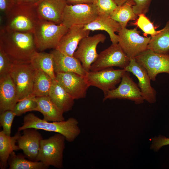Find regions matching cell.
I'll list each match as a JSON object with an SVG mask.
<instances>
[{
	"mask_svg": "<svg viewBox=\"0 0 169 169\" xmlns=\"http://www.w3.org/2000/svg\"><path fill=\"white\" fill-rule=\"evenodd\" d=\"M0 48L14 64L30 63L37 51L33 33L0 28Z\"/></svg>",
	"mask_w": 169,
	"mask_h": 169,
	"instance_id": "obj_1",
	"label": "cell"
},
{
	"mask_svg": "<svg viewBox=\"0 0 169 169\" xmlns=\"http://www.w3.org/2000/svg\"><path fill=\"white\" fill-rule=\"evenodd\" d=\"M28 128L59 133L69 142L74 141L81 133L79 122L74 118L70 117L61 121L49 122L41 119L31 113L24 116L23 125L18 127V131H21Z\"/></svg>",
	"mask_w": 169,
	"mask_h": 169,
	"instance_id": "obj_2",
	"label": "cell"
},
{
	"mask_svg": "<svg viewBox=\"0 0 169 169\" xmlns=\"http://www.w3.org/2000/svg\"><path fill=\"white\" fill-rule=\"evenodd\" d=\"M6 16V23L3 27L10 31L33 33L36 24L40 19L37 12V3L15 4Z\"/></svg>",
	"mask_w": 169,
	"mask_h": 169,
	"instance_id": "obj_3",
	"label": "cell"
},
{
	"mask_svg": "<svg viewBox=\"0 0 169 169\" xmlns=\"http://www.w3.org/2000/svg\"><path fill=\"white\" fill-rule=\"evenodd\" d=\"M69 28L62 23L40 19L33 32L37 49L42 51L48 49H55L62 36Z\"/></svg>",
	"mask_w": 169,
	"mask_h": 169,
	"instance_id": "obj_4",
	"label": "cell"
},
{
	"mask_svg": "<svg viewBox=\"0 0 169 169\" xmlns=\"http://www.w3.org/2000/svg\"><path fill=\"white\" fill-rule=\"evenodd\" d=\"M65 140L63 135L58 133L48 139H43L35 161L41 162L49 167L62 168Z\"/></svg>",
	"mask_w": 169,
	"mask_h": 169,
	"instance_id": "obj_5",
	"label": "cell"
},
{
	"mask_svg": "<svg viewBox=\"0 0 169 169\" xmlns=\"http://www.w3.org/2000/svg\"><path fill=\"white\" fill-rule=\"evenodd\" d=\"M98 15L93 3L67 4L64 11L62 23L69 28L74 25L84 26L92 22Z\"/></svg>",
	"mask_w": 169,
	"mask_h": 169,
	"instance_id": "obj_6",
	"label": "cell"
},
{
	"mask_svg": "<svg viewBox=\"0 0 169 169\" xmlns=\"http://www.w3.org/2000/svg\"><path fill=\"white\" fill-rule=\"evenodd\" d=\"M118 33V43L130 59L135 58L146 50L151 38L141 36L136 28H121Z\"/></svg>",
	"mask_w": 169,
	"mask_h": 169,
	"instance_id": "obj_7",
	"label": "cell"
},
{
	"mask_svg": "<svg viewBox=\"0 0 169 169\" xmlns=\"http://www.w3.org/2000/svg\"><path fill=\"white\" fill-rule=\"evenodd\" d=\"M130 61V59L118 44H112L99 54L97 59L92 64L90 71H98L113 67L124 69Z\"/></svg>",
	"mask_w": 169,
	"mask_h": 169,
	"instance_id": "obj_8",
	"label": "cell"
},
{
	"mask_svg": "<svg viewBox=\"0 0 169 169\" xmlns=\"http://www.w3.org/2000/svg\"><path fill=\"white\" fill-rule=\"evenodd\" d=\"M35 70L30 63L13 64L9 74L16 89L18 102L32 94Z\"/></svg>",
	"mask_w": 169,
	"mask_h": 169,
	"instance_id": "obj_9",
	"label": "cell"
},
{
	"mask_svg": "<svg viewBox=\"0 0 169 169\" xmlns=\"http://www.w3.org/2000/svg\"><path fill=\"white\" fill-rule=\"evenodd\" d=\"M135 58L145 69L151 80L155 81L160 73L169 74V54L157 53L147 49Z\"/></svg>",
	"mask_w": 169,
	"mask_h": 169,
	"instance_id": "obj_10",
	"label": "cell"
},
{
	"mask_svg": "<svg viewBox=\"0 0 169 169\" xmlns=\"http://www.w3.org/2000/svg\"><path fill=\"white\" fill-rule=\"evenodd\" d=\"M125 71L124 69H115L110 67L98 71H90L85 77L90 86L98 88L105 94L116 88Z\"/></svg>",
	"mask_w": 169,
	"mask_h": 169,
	"instance_id": "obj_11",
	"label": "cell"
},
{
	"mask_svg": "<svg viewBox=\"0 0 169 169\" xmlns=\"http://www.w3.org/2000/svg\"><path fill=\"white\" fill-rule=\"evenodd\" d=\"M127 99L136 104L142 103L144 100L138 84L130 76V72L125 71L119 86L104 94L103 101L107 99Z\"/></svg>",
	"mask_w": 169,
	"mask_h": 169,
	"instance_id": "obj_12",
	"label": "cell"
},
{
	"mask_svg": "<svg viewBox=\"0 0 169 169\" xmlns=\"http://www.w3.org/2000/svg\"><path fill=\"white\" fill-rule=\"evenodd\" d=\"M105 39L104 34L98 33L84 37L80 42L74 56L80 61L87 72L90 71L92 64L98 57L96 51L98 45L100 43H104Z\"/></svg>",
	"mask_w": 169,
	"mask_h": 169,
	"instance_id": "obj_13",
	"label": "cell"
},
{
	"mask_svg": "<svg viewBox=\"0 0 169 169\" xmlns=\"http://www.w3.org/2000/svg\"><path fill=\"white\" fill-rule=\"evenodd\" d=\"M56 79L75 100L84 98L90 87L85 76L73 72L57 73Z\"/></svg>",
	"mask_w": 169,
	"mask_h": 169,
	"instance_id": "obj_14",
	"label": "cell"
},
{
	"mask_svg": "<svg viewBox=\"0 0 169 169\" xmlns=\"http://www.w3.org/2000/svg\"><path fill=\"white\" fill-rule=\"evenodd\" d=\"M124 69L132 73L137 78L138 81L137 84L144 100L151 104L155 103L156 92L151 85V79L145 69L134 58L130 59L129 64Z\"/></svg>",
	"mask_w": 169,
	"mask_h": 169,
	"instance_id": "obj_15",
	"label": "cell"
},
{
	"mask_svg": "<svg viewBox=\"0 0 169 169\" xmlns=\"http://www.w3.org/2000/svg\"><path fill=\"white\" fill-rule=\"evenodd\" d=\"M84 25L71 26L60 40L55 49L66 54L74 56L80 41L89 36L90 31L84 29Z\"/></svg>",
	"mask_w": 169,
	"mask_h": 169,
	"instance_id": "obj_16",
	"label": "cell"
},
{
	"mask_svg": "<svg viewBox=\"0 0 169 169\" xmlns=\"http://www.w3.org/2000/svg\"><path fill=\"white\" fill-rule=\"evenodd\" d=\"M34 128H28L23 131L17 140V144L20 149L30 160L35 161L43 139L41 134Z\"/></svg>",
	"mask_w": 169,
	"mask_h": 169,
	"instance_id": "obj_17",
	"label": "cell"
},
{
	"mask_svg": "<svg viewBox=\"0 0 169 169\" xmlns=\"http://www.w3.org/2000/svg\"><path fill=\"white\" fill-rule=\"evenodd\" d=\"M67 4L65 0H40L37 3L40 19L62 23L64 10Z\"/></svg>",
	"mask_w": 169,
	"mask_h": 169,
	"instance_id": "obj_18",
	"label": "cell"
},
{
	"mask_svg": "<svg viewBox=\"0 0 169 169\" xmlns=\"http://www.w3.org/2000/svg\"><path fill=\"white\" fill-rule=\"evenodd\" d=\"M54 62L55 73L73 72L83 76L87 73L83 67L80 61L74 56L64 54L54 49L51 52Z\"/></svg>",
	"mask_w": 169,
	"mask_h": 169,
	"instance_id": "obj_19",
	"label": "cell"
},
{
	"mask_svg": "<svg viewBox=\"0 0 169 169\" xmlns=\"http://www.w3.org/2000/svg\"><path fill=\"white\" fill-rule=\"evenodd\" d=\"M18 102L17 91L10 74L0 76V113L13 110Z\"/></svg>",
	"mask_w": 169,
	"mask_h": 169,
	"instance_id": "obj_20",
	"label": "cell"
},
{
	"mask_svg": "<svg viewBox=\"0 0 169 169\" xmlns=\"http://www.w3.org/2000/svg\"><path fill=\"white\" fill-rule=\"evenodd\" d=\"M121 28L120 24L113 19L110 15H98L92 22L84 26L86 30H104L109 34L112 44L118 43V33Z\"/></svg>",
	"mask_w": 169,
	"mask_h": 169,
	"instance_id": "obj_21",
	"label": "cell"
},
{
	"mask_svg": "<svg viewBox=\"0 0 169 169\" xmlns=\"http://www.w3.org/2000/svg\"><path fill=\"white\" fill-rule=\"evenodd\" d=\"M36 100L38 105L36 111L42 114L43 119L49 122L65 120L64 113L52 102L49 96L37 97Z\"/></svg>",
	"mask_w": 169,
	"mask_h": 169,
	"instance_id": "obj_22",
	"label": "cell"
},
{
	"mask_svg": "<svg viewBox=\"0 0 169 169\" xmlns=\"http://www.w3.org/2000/svg\"><path fill=\"white\" fill-rule=\"evenodd\" d=\"M49 96L52 102L64 113L72 109L74 100L56 80H53Z\"/></svg>",
	"mask_w": 169,
	"mask_h": 169,
	"instance_id": "obj_23",
	"label": "cell"
},
{
	"mask_svg": "<svg viewBox=\"0 0 169 169\" xmlns=\"http://www.w3.org/2000/svg\"><path fill=\"white\" fill-rule=\"evenodd\" d=\"M21 135L18 131L14 136L6 135L3 131L0 132V166L4 169L8 166V160L11 154L15 151L20 150L16 145L17 140Z\"/></svg>",
	"mask_w": 169,
	"mask_h": 169,
	"instance_id": "obj_24",
	"label": "cell"
},
{
	"mask_svg": "<svg viewBox=\"0 0 169 169\" xmlns=\"http://www.w3.org/2000/svg\"><path fill=\"white\" fill-rule=\"evenodd\" d=\"M30 63L34 69L42 70L53 80H56L54 58L51 53L36 51L32 57Z\"/></svg>",
	"mask_w": 169,
	"mask_h": 169,
	"instance_id": "obj_25",
	"label": "cell"
},
{
	"mask_svg": "<svg viewBox=\"0 0 169 169\" xmlns=\"http://www.w3.org/2000/svg\"><path fill=\"white\" fill-rule=\"evenodd\" d=\"M53 80L46 73L35 70L32 94L36 97L49 96Z\"/></svg>",
	"mask_w": 169,
	"mask_h": 169,
	"instance_id": "obj_26",
	"label": "cell"
},
{
	"mask_svg": "<svg viewBox=\"0 0 169 169\" xmlns=\"http://www.w3.org/2000/svg\"><path fill=\"white\" fill-rule=\"evenodd\" d=\"M133 5L132 0H128L123 4L117 6L109 15L113 19L120 24L121 28H126L129 21L136 19L137 16L133 10Z\"/></svg>",
	"mask_w": 169,
	"mask_h": 169,
	"instance_id": "obj_27",
	"label": "cell"
},
{
	"mask_svg": "<svg viewBox=\"0 0 169 169\" xmlns=\"http://www.w3.org/2000/svg\"><path fill=\"white\" fill-rule=\"evenodd\" d=\"M147 49L159 53L169 54V20L161 32L151 37Z\"/></svg>",
	"mask_w": 169,
	"mask_h": 169,
	"instance_id": "obj_28",
	"label": "cell"
},
{
	"mask_svg": "<svg viewBox=\"0 0 169 169\" xmlns=\"http://www.w3.org/2000/svg\"><path fill=\"white\" fill-rule=\"evenodd\" d=\"M9 169H47L49 167L40 161L27 160L22 154H16L13 151L9 157Z\"/></svg>",
	"mask_w": 169,
	"mask_h": 169,
	"instance_id": "obj_29",
	"label": "cell"
},
{
	"mask_svg": "<svg viewBox=\"0 0 169 169\" xmlns=\"http://www.w3.org/2000/svg\"><path fill=\"white\" fill-rule=\"evenodd\" d=\"M36 97L30 94L18 101L12 110L16 116H19L27 112L36 111L37 103Z\"/></svg>",
	"mask_w": 169,
	"mask_h": 169,
	"instance_id": "obj_30",
	"label": "cell"
},
{
	"mask_svg": "<svg viewBox=\"0 0 169 169\" xmlns=\"http://www.w3.org/2000/svg\"><path fill=\"white\" fill-rule=\"evenodd\" d=\"M138 16L135 24L143 31L145 35L149 34L152 37L161 32V29L158 31L155 30L153 24L146 17L145 14H141Z\"/></svg>",
	"mask_w": 169,
	"mask_h": 169,
	"instance_id": "obj_31",
	"label": "cell"
},
{
	"mask_svg": "<svg viewBox=\"0 0 169 169\" xmlns=\"http://www.w3.org/2000/svg\"><path fill=\"white\" fill-rule=\"evenodd\" d=\"M98 15H109L117 7L114 0H94Z\"/></svg>",
	"mask_w": 169,
	"mask_h": 169,
	"instance_id": "obj_32",
	"label": "cell"
},
{
	"mask_svg": "<svg viewBox=\"0 0 169 169\" xmlns=\"http://www.w3.org/2000/svg\"><path fill=\"white\" fill-rule=\"evenodd\" d=\"M0 115V124L3 127V131L7 135L11 136L13 122L16 115L12 110L3 112Z\"/></svg>",
	"mask_w": 169,
	"mask_h": 169,
	"instance_id": "obj_33",
	"label": "cell"
},
{
	"mask_svg": "<svg viewBox=\"0 0 169 169\" xmlns=\"http://www.w3.org/2000/svg\"><path fill=\"white\" fill-rule=\"evenodd\" d=\"M13 64L0 48V76L9 74Z\"/></svg>",
	"mask_w": 169,
	"mask_h": 169,
	"instance_id": "obj_34",
	"label": "cell"
},
{
	"mask_svg": "<svg viewBox=\"0 0 169 169\" xmlns=\"http://www.w3.org/2000/svg\"><path fill=\"white\" fill-rule=\"evenodd\" d=\"M152 0H132L133 5L132 6L135 13L139 16L141 14H145L148 12Z\"/></svg>",
	"mask_w": 169,
	"mask_h": 169,
	"instance_id": "obj_35",
	"label": "cell"
},
{
	"mask_svg": "<svg viewBox=\"0 0 169 169\" xmlns=\"http://www.w3.org/2000/svg\"><path fill=\"white\" fill-rule=\"evenodd\" d=\"M151 148L157 151L162 147L169 145V138L160 135L152 138Z\"/></svg>",
	"mask_w": 169,
	"mask_h": 169,
	"instance_id": "obj_36",
	"label": "cell"
},
{
	"mask_svg": "<svg viewBox=\"0 0 169 169\" xmlns=\"http://www.w3.org/2000/svg\"><path fill=\"white\" fill-rule=\"evenodd\" d=\"M15 4L14 0H0V11L6 15Z\"/></svg>",
	"mask_w": 169,
	"mask_h": 169,
	"instance_id": "obj_37",
	"label": "cell"
},
{
	"mask_svg": "<svg viewBox=\"0 0 169 169\" xmlns=\"http://www.w3.org/2000/svg\"><path fill=\"white\" fill-rule=\"evenodd\" d=\"M67 4L75 5L93 3L94 0H65Z\"/></svg>",
	"mask_w": 169,
	"mask_h": 169,
	"instance_id": "obj_38",
	"label": "cell"
},
{
	"mask_svg": "<svg viewBox=\"0 0 169 169\" xmlns=\"http://www.w3.org/2000/svg\"><path fill=\"white\" fill-rule=\"evenodd\" d=\"M40 0H14L16 4L31 5L35 4Z\"/></svg>",
	"mask_w": 169,
	"mask_h": 169,
	"instance_id": "obj_39",
	"label": "cell"
},
{
	"mask_svg": "<svg viewBox=\"0 0 169 169\" xmlns=\"http://www.w3.org/2000/svg\"><path fill=\"white\" fill-rule=\"evenodd\" d=\"M118 6H120L125 3L128 0H114Z\"/></svg>",
	"mask_w": 169,
	"mask_h": 169,
	"instance_id": "obj_40",
	"label": "cell"
}]
</instances>
